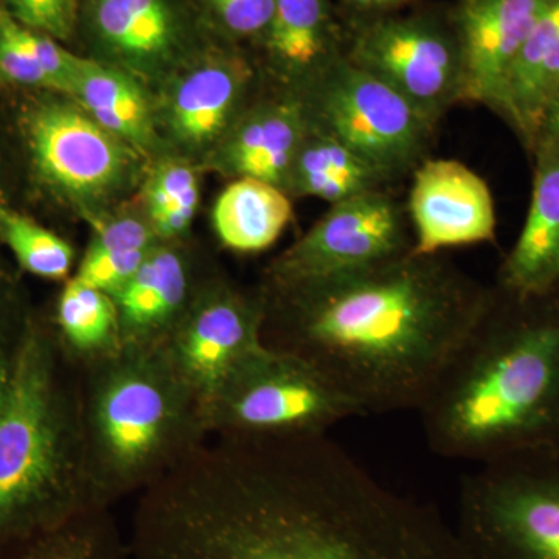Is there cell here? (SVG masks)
<instances>
[{"mask_svg":"<svg viewBox=\"0 0 559 559\" xmlns=\"http://www.w3.org/2000/svg\"><path fill=\"white\" fill-rule=\"evenodd\" d=\"M130 559H465L436 510L326 436L210 437L138 496Z\"/></svg>","mask_w":559,"mask_h":559,"instance_id":"obj_1","label":"cell"},{"mask_svg":"<svg viewBox=\"0 0 559 559\" xmlns=\"http://www.w3.org/2000/svg\"><path fill=\"white\" fill-rule=\"evenodd\" d=\"M495 289L440 255L266 286L263 342L312 364L360 415L418 411Z\"/></svg>","mask_w":559,"mask_h":559,"instance_id":"obj_2","label":"cell"},{"mask_svg":"<svg viewBox=\"0 0 559 559\" xmlns=\"http://www.w3.org/2000/svg\"><path fill=\"white\" fill-rule=\"evenodd\" d=\"M492 293L417 411L430 450L476 465L559 457V293Z\"/></svg>","mask_w":559,"mask_h":559,"instance_id":"obj_3","label":"cell"},{"mask_svg":"<svg viewBox=\"0 0 559 559\" xmlns=\"http://www.w3.org/2000/svg\"><path fill=\"white\" fill-rule=\"evenodd\" d=\"M103 509L84 451L79 367L55 333L28 325L0 411V558Z\"/></svg>","mask_w":559,"mask_h":559,"instance_id":"obj_4","label":"cell"},{"mask_svg":"<svg viewBox=\"0 0 559 559\" xmlns=\"http://www.w3.org/2000/svg\"><path fill=\"white\" fill-rule=\"evenodd\" d=\"M80 390L87 469L105 509L142 495L210 439L200 401L159 349L121 348L80 370Z\"/></svg>","mask_w":559,"mask_h":559,"instance_id":"obj_5","label":"cell"},{"mask_svg":"<svg viewBox=\"0 0 559 559\" xmlns=\"http://www.w3.org/2000/svg\"><path fill=\"white\" fill-rule=\"evenodd\" d=\"M452 528L465 559H559V457L477 465L460 481Z\"/></svg>","mask_w":559,"mask_h":559,"instance_id":"obj_6","label":"cell"},{"mask_svg":"<svg viewBox=\"0 0 559 559\" xmlns=\"http://www.w3.org/2000/svg\"><path fill=\"white\" fill-rule=\"evenodd\" d=\"M360 415L319 369L283 349H257L221 385L205 411L210 437L305 439Z\"/></svg>","mask_w":559,"mask_h":559,"instance_id":"obj_7","label":"cell"},{"mask_svg":"<svg viewBox=\"0 0 559 559\" xmlns=\"http://www.w3.org/2000/svg\"><path fill=\"white\" fill-rule=\"evenodd\" d=\"M304 98L312 130L347 146L388 182L426 160L436 127L384 81L342 55Z\"/></svg>","mask_w":559,"mask_h":559,"instance_id":"obj_8","label":"cell"},{"mask_svg":"<svg viewBox=\"0 0 559 559\" xmlns=\"http://www.w3.org/2000/svg\"><path fill=\"white\" fill-rule=\"evenodd\" d=\"M409 219L385 189L331 205L304 237L272 261L267 286L369 270L412 252Z\"/></svg>","mask_w":559,"mask_h":559,"instance_id":"obj_9","label":"cell"},{"mask_svg":"<svg viewBox=\"0 0 559 559\" xmlns=\"http://www.w3.org/2000/svg\"><path fill=\"white\" fill-rule=\"evenodd\" d=\"M345 58L399 92L433 127L463 102L457 35L428 17H378L356 33Z\"/></svg>","mask_w":559,"mask_h":559,"instance_id":"obj_10","label":"cell"},{"mask_svg":"<svg viewBox=\"0 0 559 559\" xmlns=\"http://www.w3.org/2000/svg\"><path fill=\"white\" fill-rule=\"evenodd\" d=\"M263 294L252 299L226 286H215L198 293L162 345V356L200 401L204 417L221 385L263 347Z\"/></svg>","mask_w":559,"mask_h":559,"instance_id":"obj_11","label":"cell"},{"mask_svg":"<svg viewBox=\"0 0 559 559\" xmlns=\"http://www.w3.org/2000/svg\"><path fill=\"white\" fill-rule=\"evenodd\" d=\"M27 130L40 175L70 197L86 200L109 193L130 167L123 140L72 106H40Z\"/></svg>","mask_w":559,"mask_h":559,"instance_id":"obj_12","label":"cell"},{"mask_svg":"<svg viewBox=\"0 0 559 559\" xmlns=\"http://www.w3.org/2000/svg\"><path fill=\"white\" fill-rule=\"evenodd\" d=\"M412 252L440 255L496 238L495 201L476 171L452 159H426L415 168L407 200Z\"/></svg>","mask_w":559,"mask_h":559,"instance_id":"obj_13","label":"cell"},{"mask_svg":"<svg viewBox=\"0 0 559 559\" xmlns=\"http://www.w3.org/2000/svg\"><path fill=\"white\" fill-rule=\"evenodd\" d=\"M551 0H460L455 35L463 102L498 108L518 55Z\"/></svg>","mask_w":559,"mask_h":559,"instance_id":"obj_14","label":"cell"},{"mask_svg":"<svg viewBox=\"0 0 559 559\" xmlns=\"http://www.w3.org/2000/svg\"><path fill=\"white\" fill-rule=\"evenodd\" d=\"M532 150L535 175L527 218L496 285L520 299L559 293V138L540 135Z\"/></svg>","mask_w":559,"mask_h":559,"instance_id":"obj_15","label":"cell"},{"mask_svg":"<svg viewBox=\"0 0 559 559\" xmlns=\"http://www.w3.org/2000/svg\"><path fill=\"white\" fill-rule=\"evenodd\" d=\"M198 293L186 253L171 242H160L130 282L112 296L119 314L121 348L160 349Z\"/></svg>","mask_w":559,"mask_h":559,"instance_id":"obj_16","label":"cell"},{"mask_svg":"<svg viewBox=\"0 0 559 559\" xmlns=\"http://www.w3.org/2000/svg\"><path fill=\"white\" fill-rule=\"evenodd\" d=\"M559 92V0L536 21L511 68L496 112L532 150L540 119Z\"/></svg>","mask_w":559,"mask_h":559,"instance_id":"obj_17","label":"cell"},{"mask_svg":"<svg viewBox=\"0 0 559 559\" xmlns=\"http://www.w3.org/2000/svg\"><path fill=\"white\" fill-rule=\"evenodd\" d=\"M311 130L301 97L267 103L253 110L235 132L227 148V165L240 178L285 186L290 165Z\"/></svg>","mask_w":559,"mask_h":559,"instance_id":"obj_18","label":"cell"},{"mask_svg":"<svg viewBox=\"0 0 559 559\" xmlns=\"http://www.w3.org/2000/svg\"><path fill=\"white\" fill-rule=\"evenodd\" d=\"M293 219V204L282 187L238 178L219 194L213 227L224 248L240 253L270 249Z\"/></svg>","mask_w":559,"mask_h":559,"instance_id":"obj_19","label":"cell"},{"mask_svg":"<svg viewBox=\"0 0 559 559\" xmlns=\"http://www.w3.org/2000/svg\"><path fill=\"white\" fill-rule=\"evenodd\" d=\"M263 36L275 64L296 79L314 81L342 57L329 0H275Z\"/></svg>","mask_w":559,"mask_h":559,"instance_id":"obj_20","label":"cell"},{"mask_svg":"<svg viewBox=\"0 0 559 559\" xmlns=\"http://www.w3.org/2000/svg\"><path fill=\"white\" fill-rule=\"evenodd\" d=\"M388 186V180L358 154L311 128L294 157L283 190L288 187L296 194L333 205Z\"/></svg>","mask_w":559,"mask_h":559,"instance_id":"obj_21","label":"cell"},{"mask_svg":"<svg viewBox=\"0 0 559 559\" xmlns=\"http://www.w3.org/2000/svg\"><path fill=\"white\" fill-rule=\"evenodd\" d=\"M53 333L62 352L80 370L121 349L119 314L112 297L73 275L61 289Z\"/></svg>","mask_w":559,"mask_h":559,"instance_id":"obj_22","label":"cell"},{"mask_svg":"<svg viewBox=\"0 0 559 559\" xmlns=\"http://www.w3.org/2000/svg\"><path fill=\"white\" fill-rule=\"evenodd\" d=\"M70 95L79 98L92 119L123 142L139 148L153 143L148 102L138 84L119 70L80 60Z\"/></svg>","mask_w":559,"mask_h":559,"instance_id":"obj_23","label":"cell"},{"mask_svg":"<svg viewBox=\"0 0 559 559\" xmlns=\"http://www.w3.org/2000/svg\"><path fill=\"white\" fill-rule=\"evenodd\" d=\"M92 21L103 43L132 61L159 60L178 39L170 0H95Z\"/></svg>","mask_w":559,"mask_h":559,"instance_id":"obj_24","label":"cell"},{"mask_svg":"<svg viewBox=\"0 0 559 559\" xmlns=\"http://www.w3.org/2000/svg\"><path fill=\"white\" fill-rule=\"evenodd\" d=\"M246 70L215 62L191 72L173 98L171 120L180 139L205 143L226 128L245 90Z\"/></svg>","mask_w":559,"mask_h":559,"instance_id":"obj_25","label":"cell"},{"mask_svg":"<svg viewBox=\"0 0 559 559\" xmlns=\"http://www.w3.org/2000/svg\"><path fill=\"white\" fill-rule=\"evenodd\" d=\"M0 559H130V549L112 509H103L44 533Z\"/></svg>","mask_w":559,"mask_h":559,"instance_id":"obj_26","label":"cell"},{"mask_svg":"<svg viewBox=\"0 0 559 559\" xmlns=\"http://www.w3.org/2000/svg\"><path fill=\"white\" fill-rule=\"evenodd\" d=\"M0 237L22 270L36 277L69 280L75 252L68 241L20 213L0 210Z\"/></svg>","mask_w":559,"mask_h":559,"instance_id":"obj_27","label":"cell"},{"mask_svg":"<svg viewBox=\"0 0 559 559\" xmlns=\"http://www.w3.org/2000/svg\"><path fill=\"white\" fill-rule=\"evenodd\" d=\"M146 201L148 223L159 241L178 240L189 229L200 202L197 175L186 165H164L151 179Z\"/></svg>","mask_w":559,"mask_h":559,"instance_id":"obj_28","label":"cell"},{"mask_svg":"<svg viewBox=\"0 0 559 559\" xmlns=\"http://www.w3.org/2000/svg\"><path fill=\"white\" fill-rule=\"evenodd\" d=\"M0 73L13 83L51 87L27 40L24 25L0 10Z\"/></svg>","mask_w":559,"mask_h":559,"instance_id":"obj_29","label":"cell"},{"mask_svg":"<svg viewBox=\"0 0 559 559\" xmlns=\"http://www.w3.org/2000/svg\"><path fill=\"white\" fill-rule=\"evenodd\" d=\"M13 17L43 35L66 38L72 28V0H9Z\"/></svg>","mask_w":559,"mask_h":559,"instance_id":"obj_30","label":"cell"},{"mask_svg":"<svg viewBox=\"0 0 559 559\" xmlns=\"http://www.w3.org/2000/svg\"><path fill=\"white\" fill-rule=\"evenodd\" d=\"M219 21L240 36L264 35L270 27L275 0H210Z\"/></svg>","mask_w":559,"mask_h":559,"instance_id":"obj_31","label":"cell"},{"mask_svg":"<svg viewBox=\"0 0 559 559\" xmlns=\"http://www.w3.org/2000/svg\"><path fill=\"white\" fill-rule=\"evenodd\" d=\"M21 340V337H20ZM17 345L20 341L14 344H7L0 334V411H2L3 403H5L7 393H9L11 373H13L14 358H16Z\"/></svg>","mask_w":559,"mask_h":559,"instance_id":"obj_32","label":"cell"},{"mask_svg":"<svg viewBox=\"0 0 559 559\" xmlns=\"http://www.w3.org/2000/svg\"><path fill=\"white\" fill-rule=\"evenodd\" d=\"M409 2L412 0H344L345 5L349 9L367 14H384Z\"/></svg>","mask_w":559,"mask_h":559,"instance_id":"obj_33","label":"cell"},{"mask_svg":"<svg viewBox=\"0 0 559 559\" xmlns=\"http://www.w3.org/2000/svg\"><path fill=\"white\" fill-rule=\"evenodd\" d=\"M540 135L559 138V92L557 95H555V98L550 102V105L547 106L546 112H544L543 119H540L539 130L538 134H536V139L540 138ZM533 145H535V143H533Z\"/></svg>","mask_w":559,"mask_h":559,"instance_id":"obj_34","label":"cell"}]
</instances>
